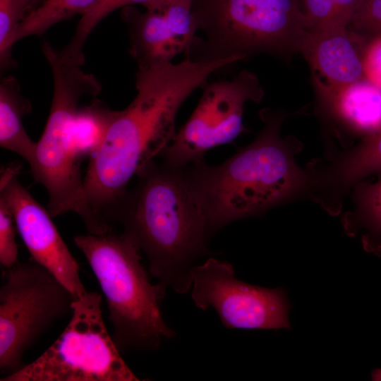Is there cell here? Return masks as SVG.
I'll list each match as a JSON object with an SVG mask.
<instances>
[{"label": "cell", "mask_w": 381, "mask_h": 381, "mask_svg": "<svg viewBox=\"0 0 381 381\" xmlns=\"http://www.w3.org/2000/svg\"><path fill=\"white\" fill-rule=\"evenodd\" d=\"M230 64L228 59L138 66L137 94L117 111L102 144L90 158L83 179L91 206L103 217L127 191L132 177L160 156L171 142L177 111L190 94L214 73Z\"/></svg>", "instance_id": "6da1fadb"}, {"label": "cell", "mask_w": 381, "mask_h": 381, "mask_svg": "<svg viewBox=\"0 0 381 381\" xmlns=\"http://www.w3.org/2000/svg\"><path fill=\"white\" fill-rule=\"evenodd\" d=\"M137 183L107 214L121 224L144 253L149 272L167 290L188 293L198 261L210 253L205 217L189 185L185 167L152 159L137 173Z\"/></svg>", "instance_id": "7a4b0ae2"}, {"label": "cell", "mask_w": 381, "mask_h": 381, "mask_svg": "<svg viewBox=\"0 0 381 381\" xmlns=\"http://www.w3.org/2000/svg\"><path fill=\"white\" fill-rule=\"evenodd\" d=\"M281 121L279 116L269 117L250 144L219 165L202 160L185 167L211 235L286 201L310 184L280 135Z\"/></svg>", "instance_id": "3957f363"}, {"label": "cell", "mask_w": 381, "mask_h": 381, "mask_svg": "<svg viewBox=\"0 0 381 381\" xmlns=\"http://www.w3.org/2000/svg\"><path fill=\"white\" fill-rule=\"evenodd\" d=\"M82 252L105 296L112 339L120 352L153 351L176 332L163 319L167 289L151 284L141 263L140 250L123 232L77 235Z\"/></svg>", "instance_id": "277c9868"}, {"label": "cell", "mask_w": 381, "mask_h": 381, "mask_svg": "<svg viewBox=\"0 0 381 381\" xmlns=\"http://www.w3.org/2000/svg\"><path fill=\"white\" fill-rule=\"evenodd\" d=\"M54 82L51 109L44 131L28 162L34 180L47 191L48 211L57 217L73 212L82 219L87 233L111 231L109 224L90 204L81 178L80 161L71 145V128L79 102L95 97L96 78L80 67L57 64L52 68Z\"/></svg>", "instance_id": "5b68a950"}, {"label": "cell", "mask_w": 381, "mask_h": 381, "mask_svg": "<svg viewBox=\"0 0 381 381\" xmlns=\"http://www.w3.org/2000/svg\"><path fill=\"white\" fill-rule=\"evenodd\" d=\"M191 11L205 36L187 54L195 61L300 52L309 31L301 0H193Z\"/></svg>", "instance_id": "8992f818"}, {"label": "cell", "mask_w": 381, "mask_h": 381, "mask_svg": "<svg viewBox=\"0 0 381 381\" xmlns=\"http://www.w3.org/2000/svg\"><path fill=\"white\" fill-rule=\"evenodd\" d=\"M100 294L75 298L57 339L34 361L1 381H139L121 356L102 318Z\"/></svg>", "instance_id": "52a82bcc"}, {"label": "cell", "mask_w": 381, "mask_h": 381, "mask_svg": "<svg viewBox=\"0 0 381 381\" xmlns=\"http://www.w3.org/2000/svg\"><path fill=\"white\" fill-rule=\"evenodd\" d=\"M74 299L34 260L6 269L0 289V369L4 375L25 365V352L56 320L72 312Z\"/></svg>", "instance_id": "ba28073f"}, {"label": "cell", "mask_w": 381, "mask_h": 381, "mask_svg": "<svg viewBox=\"0 0 381 381\" xmlns=\"http://www.w3.org/2000/svg\"><path fill=\"white\" fill-rule=\"evenodd\" d=\"M263 95L258 77L246 70L230 80L205 84L195 110L161 154L162 162L184 168L203 160L209 150L231 143L244 129L245 104L259 102Z\"/></svg>", "instance_id": "9c48e42d"}, {"label": "cell", "mask_w": 381, "mask_h": 381, "mask_svg": "<svg viewBox=\"0 0 381 381\" xmlns=\"http://www.w3.org/2000/svg\"><path fill=\"white\" fill-rule=\"evenodd\" d=\"M191 298L195 306L212 308L229 329H277L290 327V304L285 291L238 279L232 265L208 258L192 271Z\"/></svg>", "instance_id": "30bf717a"}, {"label": "cell", "mask_w": 381, "mask_h": 381, "mask_svg": "<svg viewBox=\"0 0 381 381\" xmlns=\"http://www.w3.org/2000/svg\"><path fill=\"white\" fill-rule=\"evenodd\" d=\"M20 169L17 164L4 169L0 180V195L12 213L32 260L52 272L76 298L87 291L80 277L78 264L49 211L19 182Z\"/></svg>", "instance_id": "8fae6325"}, {"label": "cell", "mask_w": 381, "mask_h": 381, "mask_svg": "<svg viewBox=\"0 0 381 381\" xmlns=\"http://www.w3.org/2000/svg\"><path fill=\"white\" fill-rule=\"evenodd\" d=\"M123 18L128 29L129 52L138 66L171 62L176 55L187 54L198 30L191 6L181 4L144 13L128 7Z\"/></svg>", "instance_id": "7c38bea8"}, {"label": "cell", "mask_w": 381, "mask_h": 381, "mask_svg": "<svg viewBox=\"0 0 381 381\" xmlns=\"http://www.w3.org/2000/svg\"><path fill=\"white\" fill-rule=\"evenodd\" d=\"M363 42L360 35L347 27L308 32L300 52L311 68L322 97L365 79Z\"/></svg>", "instance_id": "4fadbf2b"}, {"label": "cell", "mask_w": 381, "mask_h": 381, "mask_svg": "<svg viewBox=\"0 0 381 381\" xmlns=\"http://www.w3.org/2000/svg\"><path fill=\"white\" fill-rule=\"evenodd\" d=\"M381 173V126L365 135L354 150L341 157L313 183L338 194L367 176Z\"/></svg>", "instance_id": "5bb4252c"}, {"label": "cell", "mask_w": 381, "mask_h": 381, "mask_svg": "<svg viewBox=\"0 0 381 381\" xmlns=\"http://www.w3.org/2000/svg\"><path fill=\"white\" fill-rule=\"evenodd\" d=\"M322 97L338 117L359 132L367 135L381 126V90L366 79Z\"/></svg>", "instance_id": "9a60e30c"}, {"label": "cell", "mask_w": 381, "mask_h": 381, "mask_svg": "<svg viewBox=\"0 0 381 381\" xmlns=\"http://www.w3.org/2000/svg\"><path fill=\"white\" fill-rule=\"evenodd\" d=\"M31 110V104L22 95L17 79L11 75L4 77L0 83V146L20 155L28 163L36 142L28 135L23 119Z\"/></svg>", "instance_id": "2e32d148"}, {"label": "cell", "mask_w": 381, "mask_h": 381, "mask_svg": "<svg viewBox=\"0 0 381 381\" xmlns=\"http://www.w3.org/2000/svg\"><path fill=\"white\" fill-rule=\"evenodd\" d=\"M116 114L97 99L78 108L71 128V145L80 161L91 158L98 150Z\"/></svg>", "instance_id": "e0dca14e"}, {"label": "cell", "mask_w": 381, "mask_h": 381, "mask_svg": "<svg viewBox=\"0 0 381 381\" xmlns=\"http://www.w3.org/2000/svg\"><path fill=\"white\" fill-rule=\"evenodd\" d=\"M133 4H140L148 11H158L167 4L164 0H95L81 15L71 42L60 52L61 58L66 62L81 66L85 63V43L105 17L114 11Z\"/></svg>", "instance_id": "ac0fdd59"}, {"label": "cell", "mask_w": 381, "mask_h": 381, "mask_svg": "<svg viewBox=\"0 0 381 381\" xmlns=\"http://www.w3.org/2000/svg\"><path fill=\"white\" fill-rule=\"evenodd\" d=\"M356 185V214L348 229L350 232L363 229L365 249L381 256V173L373 181Z\"/></svg>", "instance_id": "d6986e66"}, {"label": "cell", "mask_w": 381, "mask_h": 381, "mask_svg": "<svg viewBox=\"0 0 381 381\" xmlns=\"http://www.w3.org/2000/svg\"><path fill=\"white\" fill-rule=\"evenodd\" d=\"M95 0H44L30 11L15 31L12 44L32 35H41L53 25L83 14Z\"/></svg>", "instance_id": "ffe728a7"}, {"label": "cell", "mask_w": 381, "mask_h": 381, "mask_svg": "<svg viewBox=\"0 0 381 381\" xmlns=\"http://www.w3.org/2000/svg\"><path fill=\"white\" fill-rule=\"evenodd\" d=\"M35 8V0H0V64L1 70L13 67L12 38L25 17Z\"/></svg>", "instance_id": "44dd1931"}, {"label": "cell", "mask_w": 381, "mask_h": 381, "mask_svg": "<svg viewBox=\"0 0 381 381\" xmlns=\"http://www.w3.org/2000/svg\"><path fill=\"white\" fill-rule=\"evenodd\" d=\"M15 226L12 213L5 199L0 195V262L5 269L18 262Z\"/></svg>", "instance_id": "7402d4cb"}, {"label": "cell", "mask_w": 381, "mask_h": 381, "mask_svg": "<svg viewBox=\"0 0 381 381\" xmlns=\"http://www.w3.org/2000/svg\"><path fill=\"white\" fill-rule=\"evenodd\" d=\"M365 78L381 90V35L367 44L363 57Z\"/></svg>", "instance_id": "603a6c76"}, {"label": "cell", "mask_w": 381, "mask_h": 381, "mask_svg": "<svg viewBox=\"0 0 381 381\" xmlns=\"http://www.w3.org/2000/svg\"><path fill=\"white\" fill-rule=\"evenodd\" d=\"M164 1L167 4L176 3V4H185V5L191 6L193 0H164Z\"/></svg>", "instance_id": "cb8c5ba5"}, {"label": "cell", "mask_w": 381, "mask_h": 381, "mask_svg": "<svg viewBox=\"0 0 381 381\" xmlns=\"http://www.w3.org/2000/svg\"><path fill=\"white\" fill-rule=\"evenodd\" d=\"M44 0H35V1L37 3V6H38Z\"/></svg>", "instance_id": "d4e9b609"}]
</instances>
